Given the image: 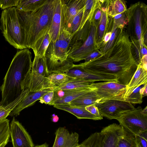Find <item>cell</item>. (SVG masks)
Masks as SVG:
<instances>
[{"label":"cell","instance_id":"24","mask_svg":"<svg viewBox=\"0 0 147 147\" xmlns=\"http://www.w3.org/2000/svg\"><path fill=\"white\" fill-rule=\"evenodd\" d=\"M105 2L108 15L111 18L127 10L126 2L123 0H107Z\"/></svg>","mask_w":147,"mask_h":147},{"label":"cell","instance_id":"11","mask_svg":"<svg viewBox=\"0 0 147 147\" xmlns=\"http://www.w3.org/2000/svg\"><path fill=\"white\" fill-rule=\"evenodd\" d=\"M10 134L13 147H34L30 136L14 116L10 123Z\"/></svg>","mask_w":147,"mask_h":147},{"label":"cell","instance_id":"3","mask_svg":"<svg viewBox=\"0 0 147 147\" xmlns=\"http://www.w3.org/2000/svg\"><path fill=\"white\" fill-rule=\"evenodd\" d=\"M17 9L26 48H31L41 37L49 32L54 10V0H47L41 7L33 11Z\"/></svg>","mask_w":147,"mask_h":147},{"label":"cell","instance_id":"18","mask_svg":"<svg viewBox=\"0 0 147 147\" xmlns=\"http://www.w3.org/2000/svg\"><path fill=\"white\" fill-rule=\"evenodd\" d=\"M105 1L100 0L102 7V14L96 34V41L99 50L101 47L104 36L107 31L110 18L108 15Z\"/></svg>","mask_w":147,"mask_h":147},{"label":"cell","instance_id":"37","mask_svg":"<svg viewBox=\"0 0 147 147\" xmlns=\"http://www.w3.org/2000/svg\"><path fill=\"white\" fill-rule=\"evenodd\" d=\"M113 19L114 25L121 29H123L127 23L126 11L116 16Z\"/></svg>","mask_w":147,"mask_h":147},{"label":"cell","instance_id":"22","mask_svg":"<svg viewBox=\"0 0 147 147\" xmlns=\"http://www.w3.org/2000/svg\"><path fill=\"white\" fill-rule=\"evenodd\" d=\"M100 100L94 88L93 90L73 100L68 105L85 107L89 105H94L100 102Z\"/></svg>","mask_w":147,"mask_h":147},{"label":"cell","instance_id":"20","mask_svg":"<svg viewBox=\"0 0 147 147\" xmlns=\"http://www.w3.org/2000/svg\"><path fill=\"white\" fill-rule=\"evenodd\" d=\"M147 84V70L144 69L140 63L130 82L127 85L126 90L124 96L129 95L136 88Z\"/></svg>","mask_w":147,"mask_h":147},{"label":"cell","instance_id":"25","mask_svg":"<svg viewBox=\"0 0 147 147\" xmlns=\"http://www.w3.org/2000/svg\"><path fill=\"white\" fill-rule=\"evenodd\" d=\"M29 91V88L25 89L20 96L11 103L5 105L0 104V121L6 119L11 112L27 95Z\"/></svg>","mask_w":147,"mask_h":147},{"label":"cell","instance_id":"46","mask_svg":"<svg viewBox=\"0 0 147 147\" xmlns=\"http://www.w3.org/2000/svg\"><path fill=\"white\" fill-rule=\"evenodd\" d=\"M75 147H88L86 143L84 141L81 143L78 144Z\"/></svg>","mask_w":147,"mask_h":147},{"label":"cell","instance_id":"30","mask_svg":"<svg viewBox=\"0 0 147 147\" xmlns=\"http://www.w3.org/2000/svg\"><path fill=\"white\" fill-rule=\"evenodd\" d=\"M9 120L6 119L0 121V147H4L10 137Z\"/></svg>","mask_w":147,"mask_h":147},{"label":"cell","instance_id":"42","mask_svg":"<svg viewBox=\"0 0 147 147\" xmlns=\"http://www.w3.org/2000/svg\"><path fill=\"white\" fill-rule=\"evenodd\" d=\"M86 109L92 114L99 117L101 120L103 116L99 112L97 107L95 105H92L85 107Z\"/></svg>","mask_w":147,"mask_h":147},{"label":"cell","instance_id":"9","mask_svg":"<svg viewBox=\"0 0 147 147\" xmlns=\"http://www.w3.org/2000/svg\"><path fill=\"white\" fill-rule=\"evenodd\" d=\"M94 105L103 117L110 119H116L123 114L135 109L132 103L116 100H105Z\"/></svg>","mask_w":147,"mask_h":147},{"label":"cell","instance_id":"43","mask_svg":"<svg viewBox=\"0 0 147 147\" xmlns=\"http://www.w3.org/2000/svg\"><path fill=\"white\" fill-rule=\"evenodd\" d=\"M102 54L99 49H97L93 51L87 56L84 59V62H87L95 59L102 55Z\"/></svg>","mask_w":147,"mask_h":147},{"label":"cell","instance_id":"38","mask_svg":"<svg viewBox=\"0 0 147 147\" xmlns=\"http://www.w3.org/2000/svg\"><path fill=\"white\" fill-rule=\"evenodd\" d=\"M137 145L140 147H147V131L135 136Z\"/></svg>","mask_w":147,"mask_h":147},{"label":"cell","instance_id":"1","mask_svg":"<svg viewBox=\"0 0 147 147\" xmlns=\"http://www.w3.org/2000/svg\"><path fill=\"white\" fill-rule=\"evenodd\" d=\"M131 46L128 35L121 30L112 47L105 53L91 61L74 66L94 74L114 76L118 83L127 85L138 65L132 56Z\"/></svg>","mask_w":147,"mask_h":147},{"label":"cell","instance_id":"50","mask_svg":"<svg viewBox=\"0 0 147 147\" xmlns=\"http://www.w3.org/2000/svg\"></svg>","mask_w":147,"mask_h":147},{"label":"cell","instance_id":"26","mask_svg":"<svg viewBox=\"0 0 147 147\" xmlns=\"http://www.w3.org/2000/svg\"><path fill=\"white\" fill-rule=\"evenodd\" d=\"M94 82L76 78L73 80L59 86L50 89V90H70L86 88L90 87Z\"/></svg>","mask_w":147,"mask_h":147},{"label":"cell","instance_id":"5","mask_svg":"<svg viewBox=\"0 0 147 147\" xmlns=\"http://www.w3.org/2000/svg\"><path fill=\"white\" fill-rule=\"evenodd\" d=\"M0 29L5 40L17 49H26L24 35L16 7L3 10L1 14Z\"/></svg>","mask_w":147,"mask_h":147},{"label":"cell","instance_id":"6","mask_svg":"<svg viewBox=\"0 0 147 147\" xmlns=\"http://www.w3.org/2000/svg\"><path fill=\"white\" fill-rule=\"evenodd\" d=\"M49 75L45 56L34 55L28 87L30 91H38L56 87L48 79Z\"/></svg>","mask_w":147,"mask_h":147},{"label":"cell","instance_id":"47","mask_svg":"<svg viewBox=\"0 0 147 147\" xmlns=\"http://www.w3.org/2000/svg\"><path fill=\"white\" fill-rule=\"evenodd\" d=\"M34 147H49V145L45 143L41 145H36Z\"/></svg>","mask_w":147,"mask_h":147},{"label":"cell","instance_id":"16","mask_svg":"<svg viewBox=\"0 0 147 147\" xmlns=\"http://www.w3.org/2000/svg\"><path fill=\"white\" fill-rule=\"evenodd\" d=\"M64 73L73 77L92 81L94 82L100 81H113L118 83L117 79L114 76L105 74H94L80 69L74 65L73 68Z\"/></svg>","mask_w":147,"mask_h":147},{"label":"cell","instance_id":"33","mask_svg":"<svg viewBox=\"0 0 147 147\" xmlns=\"http://www.w3.org/2000/svg\"><path fill=\"white\" fill-rule=\"evenodd\" d=\"M121 30L113 24L112 30V34L109 41L103 46L99 49V51L102 54L105 53L111 48L115 42L118 34Z\"/></svg>","mask_w":147,"mask_h":147},{"label":"cell","instance_id":"27","mask_svg":"<svg viewBox=\"0 0 147 147\" xmlns=\"http://www.w3.org/2000/svg\"><path fill=\"white\" fill-rule=\"evenodd\" d=\"M51 41L49 32L40 38L32 48L34 55L45 56L46 50Z\"/></svg>","mask_w":147,"mask_h":147},{"label":"cell","instance_id":"34","mask_svg":"<svg viewBox=\"0 0 147 147\" xmlns=\"http://www.w3.org/2000/svg\"><path fill=\"white\" fill-rule=\"evenodd\" d=\"M143 85H141L134 89L129 95L124 98V101L131 103H141L143 97L141 94L140 90Z\"/></svg>","mask_w":147,"mask_h":147},{"label":"cell","instance_id":"17","mask_svg":"<svg viewBox=\"0 0 147 147\" xmlns=\"http://www.w3.org/2000/svg\"><path fill=\"white\" fill-rule=\"evenodd\" d=\"M63 30L61 0H54L53 13L51 26L49 32L51 41L55 42Z\"/></svg>","mask_w":147,"mask_h":147},{"label":"cell","instance_id":"36","mask_svg":"<svg viewBox=\"0 0 147 147\" xmlns=\"http://www.w3.org/2000/svg\"><path fill=\"white\" fill-rule=\"evenodd\" d=\"M84 141L88 147H100L101 138L99 132L92 134Z\"/></svg>","mask_w":147,"mask_h":147},{"label":"cell","instance_id":"12","mask_svg":"<svg viewBox=\"0 0 147 147\" xmlns=\"http://www.w3.org/2000/svg\"><path fill=\"white\" fill-rule=\"evenodd\" d=\"M85 0H61L62 29L68 32L73 18L84 6Z\"/></svg>","mask_w":147,"mask_h":147},{"label":"cell","instance_id":"14","mask_svg":"<svg viewBox=\"0 0 147 147\" xmlns=\"http://www.w3.org/2000/svg\"><path fill=\"white\" fill-rule=\"evenodd\" d=\"M124 131V129L120 125L115 123L104 127L99 132L100 147H116L118 139Z\"/></svg>","mask_w":147,"mask_h":147},{"label":"cell","instance_id":"41","mask_svg":"<svg viewBox=\"0 0 147 147\" xmlns=\"http://www.w3.org/2000/svg\"><path fill=\"white\" fill-rule=\"evenodd\" d=\"M54 96L53 90H50L42 95L39 99L42 103L48 104L52 100Z\"/></svg>","mask_w":147,"mask_h":147},{"label":"cell","instance_id":"31","mask_svg":"<svg viewBox=\"0 0 147 147\" xmlns=\"http://www.w3.org/2000/svg\"><path fill=\"white\" fill-rule=\"evenodd\" d=\"M124 130V133L118 139L116 147H137L135 136Z\"/></svg>","mask_w":147,"mask_h":147},{"label":"cell","instance_id":"29","mask_svg":"<svg viewBox=\"0 0 147 147\" xmlns=\"http://www.w3.org/2000/svg\"><path fill=\"white\" fill-rule=\"evenodd\" d=\"M130 40L132 56L138 64L140 63L142 57L147 54V46L144 45L141 47L138 41L132 39Z\"/></svg>","mask_w":147,"mask_h":147},{"label":"cell","instance_id":"2","mask_svg":"<svg viewBox=\"0 0 147 147\" xmlns=\"http://www.w3.org/2000/svg\"><path fill=\"white\" fill-rule=\"evenodd\" d=\"M32 53L28 48L17 51L14 57L0 87V104L7 105L16 99L23 90L28 88L32 62Z\"/></svg>","mask_w":147,"mask_h":147},{"label":"cell","instance_id":"35","mask_svg":"<svg viewBox=\"0 0 147 147\" xmlns=\"http://www.w3.org/2000/svg\"><path fill=\"white\" fill-rule=\"evenodd\" d=\"M84 7L77 13L72 20L68 32L72 36L78 30L81 21Z\"/></svg>","mask_w":147,"mask_h":147},{"label":"cell","instance_id":"23","mask_svg":"<svg viewBox=\"0 0 147 147\" xmlns=\"http://www.w3.org/2000/svg\"><path fill=\"white\" fill-rule=\"evenodd\" d=\"M93 89L94 88L91 87V85L90 87L86 88L65 90V96L61 99L52 103L50 105H68L73 100Z\"/></svg>","mask_w":147,"mask_h":147},{"label":"cell","instance_id":"44","mask_svg":"<svg viewBox=\"0 0 147 147\" xmlns=\"http://www.w3.org/2000/svg\"><path fill=\"white\" fill-rule=\"evenodd\" d=\"M147 84H146L143 85L140 89V93L143 97L146 96L147 95Z\"/></svg>","mask_w":147,"mask_h":147},{"label":"cell","instance_id":"49","mask_svg":"<svg viewBox=\"0 0 147 147\" xmlns=\"http://www.w3.org/2000/svg\"><path fill=\"white\" fill-rule=\"evenodd\" d=\"M137 147H140L138 146V145H137Z\"/></svg>","mask_w":147,"mask_h":147},{"label":"cell","instance_id":"21","mask_svg":"<svg viewBox=\"0 0 147 147\" xmlns=\"http://www.w3.org/2000/svg\"><path fill=\"white\" fill-rule=\"evenodd\" d=\"M53 107L68 112L75 115L78 119H88L94 120H101L86 110L85 107L71 106L68 105H59Z\"/></svg>","mask_w":147,"mask_h":147},{"label":"cell","instance_id":"13","mask_svg":"<svg viewBox=\"0 0 147 147\" xmlns=\"http://www.w3.org/2000/svg\"><path fill=\"white\" fill-rule=\"evenodd\" d=\"M96 27L92 21L89 36L82 45L78 49L68 55L73 62H77L84 60L90 54L99 49L96 41Z\"/></svg>","mask_w":147,"mask_h":147},{"label":"cell","instance_id":"48","mask_svg":"<svg viewBox=\"0 0 147 147\" xmlns=\"http://www.w3.org/2000/svg\"><path fill=\"white\" fill-rule=\"evenodd\" d=\"M146 106L144 108L142 109V113L145 115H147V108Z\"/></svg>","mask_w":147,"mask_h":147},{"label":"cell","instance_id":"40","mask_svg":"<svg viewBox=\"0 0 147 147\" xmlns=\"http://www.w3.org/2000/svg\"><path fill=\"white\" fill-rule=\"evenodd\" d=\"M100 4L95 11L92 19V21L96 28L101 19L102 14V7L100 1Z\"/></svg>","mask_w":147,"mask_h":147},{"label":"cell","instance_id":"15","mask_svg":"<svg viewBox=\"0 0 147 147\" xmlns=\"http://www.w3.org/2000/svg\"><path fill=\"white\" fill-rule=\"evenodd\" d=\"M55 134L52 147H75L79 144V135L76 132H70L66 128L60 127Z\"/></svg>","mask_w":147,"mask_h":147},{"label":"cell","instance_id":"32","mask_svg":"<svg viewBox=\"0 0 147 147\" xmlns=\"http://www.w3.org/2000/svg\"><path fill=\"white\" fill-rule=\"evenodd\" d=\"M76 78L65 74L60 73L52 74L48 77V79L56 87L69 82Z\"/></svg>","mask_w":147,"mask_h":147},{"label":"cell","instance_id":"45","mask_svg":"<svg viewBox=\"0 0 147 147\" xmlns=\"http://www.w3.org/2000/svg\"><path fill=\"white\" fill-rule=\"evenodd\" d=\"M51 119L53 122L56 123L59 121V118L57 115L53 114V115Z\"/></svg>","mask_w":147,"mask_h":147},{"label":"cell","instance_id":"10","mask_svg":"<svg viewBox=\"0 0 147 147\" xmlns=\"http://www.w3.org/2000/svg\"><path fill=\"white\" fill-rule=\"evenodd\" d=\"M71 37L69 32L63 30L55 42L51 41L45 53L46 59L65 61L68 57L67 50Z\"/></svg>","mask_w":147,"mask_h":147},{"label":"cell","instance_id":"7","mask_svg":"<svg viewBox=\"0 0 147 147\" xmlns=\"http://www.w3.org/2000/svg\"><path fill=\"white\" fill-rule=\"evenodd\" d=\"M141 107L124 113L116 119L125 130L135 136L147 131V115Z\"/></svg>","mask_w":147,"mask_h":147},{"label":"cell","instance_id":"39","mask_svg":"<svg viewBox=\"0 0 147 147\" xmlns=\"http://www.w3.org/2000/svg\"><path fill=\"white\" fill-rule=\"evenodd\" d=\"M19 0H0V7L2 9L12 7L18 5Z\"/></svg>","mask_w":147,"mask_h":147},{"label":"cell","instance_id":"8","mask_svg":"<svg viewBox=\"0 0 147 147\" xmlns=\"http://www.w3.org/2000/svg\"><path fill=\"white\" fill-rule=\"evenodd\" d=\"M91 85L100 99L99 102L109 100L124 101L127 85L113 81L94 82Z\"/></svg>","mask_w":147,"mask_h":147},{"label":"cell","instance_id":"19","mask_svg":"<svg viewBox=\"0 0 147 147\" xmlns=\"http://www.w3.org/2000/svg\"><path fill=\"white\" fill-rule=\"evenodd\" d=\"M50 90V89H48L36 92L29 91L27 95L11 112L9 115L17 116L19 115L22 111L32 105L42 95Z\"/></svg>","mask_w":147,"mask_h":147},{"label":"cell","instance_id":"28","mask_svg":"<svg viewBox=\"0 0 147 147\" xmlns=\"http://www.w3.org/2000/svg\"><path fill=\"white\" fill-rule=\"evenodd\" d=\"M47 0H19L17 7L19 10L26 12L34 11L43 5Z\"/></svg>","mask_w":147,"mask_h":147},{"label":"cell","instance_id":"4","mask_svg":"<svg viewBox=\"0 0 147 147\" xmlns=\"http://www.w3.org/2000/svg\"><path fill=\"white\" fill-rule=\"evenodd\" d=\"M126 12L127 20L126 32L130 39L138 41L141 47L144 44L147 46V5L138 2L131 4Z\"/></svg>","mask_w":147,"mask_h":147}]
</instances>
